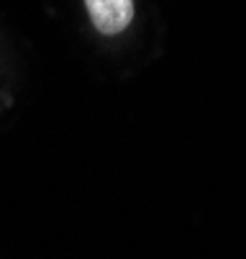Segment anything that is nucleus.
Returning a JSON list of instances; mask_svg holds the SVG:
<instances>
[{"label": "nucleus", "mask_w": 246, "mask_h": 259, "mask_svg": "<svg viewBox=\"0 0 246 259\" xmlns=\"http://www.w3.org/2000/svg\"><path fill=\"white\" fill-rule=\"evenodd\" d=\"M95 28L105 36L121 33L133 18V0H85Z\"/></svg>", "instance_id": "f257e3e1"}]
</instances>
